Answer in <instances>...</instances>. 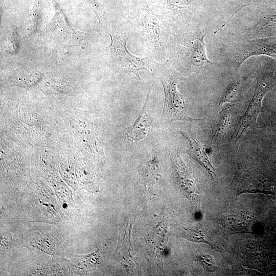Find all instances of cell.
<instances>
[{
  "instance_id": "obj_13",
  "label": "cell",
  "mask_w": 276,
  "mask_h": 276,
  "mask_svg": "<svg viewBox=\"0 0 276 276\" xmlns=\"http://www.w3.org/2000/svg\"><path fill=\"white\" fill-rule=\"evenodd\" d=\"M204 36L197 38L193 43L191 49L190 60L192 64L196 66L212 63L206 56Z\"/></svg>"
},
{
  "instance_id": "obj_16",
  "label": "cell",
  "mask_w": 276,
  "mask_h": 276,
  "mask_svg": "<svg viewBox=\"0 0 276 276\" xmlns=\"http://www.w3.org/2000/svg\"><path fill=\"white\" fill-rule=\"evenodd\" d=\"M231 123V114L228 112H225L221 115L213 128L211 142L218 143L225 133Z\"/></svg>"
},
{
  "instance_id": "obj_9",
  "label": "cell",
  "mask_w": 276,
  "mask_h": 276,
  "mask_svg": "<svg viewBox=\"0 0 276 276\" xmlns=\"http://www.w3.org/2000/svg\"><path fill=\"white\" fill-rule=\"evenodd\" d=\"M151 88L149 89L144 104L134 123L125 129L124 135L129 141H140L146 137L150 131L148 114L149 102Z\"/></svg>"
},
{
  "instance_id": "obj_23",
  "label": "cell",
  "mask_w": 276,
  "mask_h": 276,
  "mask_svg": "<svg viewBox=\"0 0 276 276\" xmlns=\"http://www.w3.org/2000/svg\"><path fill=\"white\" fill-rule=\"evenodd\" d=\"M275 167H276V165H275Z\"/></svg>"
},
{
  "instance_id": "obj_3",
  "label": "cell",
  "mask_w": 276,
  "mask_h": 276,
  "mask_svg": "<svg viewBox=\"0 0 276 276\" xmlns=\"http://www.w3.org/2000/svg\"><path fill=\"white\" fill-rule=\"evenodd\" d=\"M165 94V102L161 119L168 121L191 122L196 119L186 112L183 96L177 90V80L174 78L161 79Z\"/></svg>"
},
{
  "instance_id": "obj_10",
  "label": "cell",
  "mask_w": 276,
  "mask_h": 276,
  "mask_svg": "<svg viewBox=\"0 0 276 276\" xmlns=\"http://www.w3.org/2000/svg\"><path fill=\"white\" fill-rule=\"evenodd\" d=\"M182 135L189 142V154L205 169L210 174L211 179H213L216 176L215 169L211 164L203 146L198 140L193 137H190L184 134Z\"/></svg>"
},
{
  "instance_id": "obj_1",
  "label": "cell",
  "mask_w": 276,
  "mask_h": 276,
  "mask_svg": "<svg viewBox=\"0 0 276 276\" xmlns=\"http://www.w3.org/2000/svg\"><path fill=\"white\" fill-rule=\"evenodd\" d=\"M150 42L158 50H162L166 42V31L162 19L144 1L135 16L130 18Z\"/></svg>"
},
{
  "instance_id": "obj_14",
  "label": "cell",
  "mask_w": 276,
  "mask_h": 276,
  "mask_svg": "<svg viewBox=\"0 0 276 276\" xmlns=\"http://www.w3.org/2000/svg\"><path fill=\"white\" fill-rule=\"evenodd\" d=\"M276 30V14L264 16L261 19L248 33L252 36H265L273 33Z\"/></svg>"
},
{
  "instance_id": "obj_7",
  "label": "cell",
  "mask_w": 276,
  "mask_h": 276,
  "mask_svg": "<svg viewBox=\"0 0 276 276\" xmlns=\"http://www.w3.org/2000/svg\"><path fill=\"white\" fill-rule=\"evenodd\" d=\"M172 160L175 167L176 178L180 186L188 195L192 205L196 208H199L200 203L195 179L180 156L174 155Z\"/></svg>"
},
{
  "instance_id": "obj_21",
  "label": "cell",
  "mask_w": 276,
  "mask_h": 276,
  "mask_svg": "<svg viewBox=\"0 0 276 276\" xmlns=\"http://www.w3.org/2000/svg\"><path fill=\"white\" fill-rule=\"evenodd\" d=\"M194 0H168L167 4L170 8H182L188 6Z\"/></svg>"
},
{
  "instance_id": "obj_18",
  "label": "cell",
  "mask_w": 276,
  "mask_h": 276,
  "mask_svg": "<svg viewBox=\"0 0 276 276\" xmlns=\"http://www.w3.org/2000/svg\"><path fill=\"white\" fill-rule=\"evenodd\" d=\"M199 261L204 268L210 272H214L217 268L215 260L213 257L208 255H202L199 257Z\"/></svg>"
},
{
  "instance_id": "obj_15",
  "label": "cell",
  "mask_w": 276,
  "mask_h": 276,
  "mask_svg": "<svg viewBox=\"0 0 276 276\" xmlns=\"http://www.w3.org/2000/svg\"><path fill=\"white\" fill-rule=\"evenodd\" d=\"M244 89V85L241 80H236L230 84L222 95L219 102L222 106L226 103H235L240 100Z\"/></svg>"
},
{
  "instance_id": "obj_8",
  "label": "cell",
  "mask_w": 276,
  "mask_h": 276,
  "mask_svg": "<svg viewBox=\"0 0 276 276\" xmlns=\"http://www.w3.org/2000/svg\"><path fill=\"white\" fill-rule=\"evenodd\" d=\"M261 55L270 56L276 61V37L255 40L243 45L237 57L239 67L248 57Z\"/></svg>"
},
{
  "instance_id": "obj_11",
  "label": "cell",
  "mask_w": 276,
  "mask_h": 276,
  "mask_svg": "<svg viewBox=\"0 0 276 276\" xmlns=\"http://www.w3.org/2000/svg\"><path fill=\"white\" fill-rule=\"evenodd\" d=\"M41 78L40 72L36 70L21 69L14 72L10 78V80L15 85L29 87L35 85Z\"/></svg>"
},
{
  "instance_id": "obj_22",
  "label": "cell",
  "mask_w": 276,
  "mask_h": 276,
  "mask_svg": "<svg viewBox=\"0 0 276 276\" xmlns=\"http://www.w3.org/2000/svg\"><path fill=\"white\" fill-rule=\"evenodd\" d=\"M274 121L273 123V125L275 128L276 129V94L275 96L274 99Z\"/></svg>"
},
{
  "instance_id": "obj_5",
  "label": "cell",
  "mask_w": 276,
  "mask_h": 276,
  "mask_svg": "<svg viewBox=\"0 0 276 276\" xmlns=\"http://www.w3.org/2000/svg\"><path fill=\"white\" fill-rule=\"evenodd\" d=\"M231 185L236 195L246 193H260L267 195L276 193V182L258 173L244 172L238 174Z\"/></svg>"
},
{
  "instance_id": "obj_6",
  "label": "cell",
  "mask_w": 276,
  "mask_h": 276,
  "mask_svg": "<svg viewBox=\"0 0 276 276\" xmlns=\"http://www.w3.org/2000/svg\"><path fill=\"white\" fill-rule=\"evenodd\" d=\"M47 31L58 42L68 48L79 45L88 35L72 27L65 16L57 10L47 25Z\"/></svg>"
},
{
  "instance_id": "obj_20",
  "label": "cell",
  "mask_w": 276,
  "mask_h": 276,
  "mask_svg": "<svg viewBox=\"0 0 276 276\" xmlns=\"http://www.w3.org/2000/svg\"><path fill=\"white\" fill-rule=\"evenodd\" d=\"M8 46V49L10 52L15 53L18 50L19 45L17 35L15 30L11 33V34L9 38Z\"/></svg>"
},
{
  "instance_id": "obj_2",
  "label": "cell",
  "mask_w": 276,
  "mask_h": 276,
  "mask_svg": "<svg viewBox=\"0 0 276 276\" xmlns=\"http://www.w3.org/2000/svg\"><path fill=\"white\" fill-rule=\"evenodd\" d=\"M107 33L110 37V43L107 48L112 62L125 72L134 74L141 80L139 75L140 71L149 70L146 58L132 55L126 47L127 39L110 34L108 32Z\"/></svg>"
},
{
  "instance_id": "obj_4",
  "label": "cell",
  "mask_w": 276,
  "mask_h": 276,
  "mask_svg": "<svg viewBox=\"0 0 276 276\" xmlns=\"http://www.w3.org/2000/svg\"><path fill=\"white\" fill-rule=\"evenodd\" d=\"M270 90V86L266 82L261 80L257 81L252 98L233 134L235 142L243 135L247 129L257 127L258 116L263 111L262 100L266 94Z\"/></svg>"
},
{
  "instance_id": "obj_19",
  "label": "cell",
  "mask_w": 276,
  "mask_h": 276,
  "mask_svg": "<svg viewBox=\"0 0 276 276\" xmlns=\"http://www.w3.org/2000/svg\"><path fill=\"white\" fill-rule=\"evenodd\" d=\"M86 1L96 15L98 24L101 26L103 24L101 17V7L102 5L98 0H86Z\"/></svg>"
},
{
  "instance_id": "obj_12",
  "label": "cell",
  "mask_w": 276,
  "mask_h": 276,
  "mask_svg": "<svg viewBox=\"0 0 276 276\" xmlns=\"http://www.w3.org/2000/svg\"><path fill=\"white\" fill-rule=\"evenodd\" d=\"M222 226L231 234L248 233L250 232V223L241 215H232L224 217L221 221Z\"/></svg>"
},
{
  "instance_id": "obj_17",
  "label": "cell",
  "mask_w": 276,
  "mask_h": 276,
  "mask_svg": "<svg viewBox=\"0 0 276 276\" xmlns=\"http://www.w3.org/2000/svg\"><path fill=\"white\" fill-rule=\"evenodd\" d=\"M184 237L188 240L199 243H204L210 245L213 247L214 245L212 243V241L209 240L207 237L201 233L190 229H185L183 232Z\"/></svg>"
}]
</instances>
